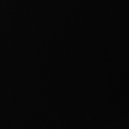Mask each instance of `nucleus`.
Returning a JSON list of instances; mask_svg holds the SVG:
<instances>
[]
</instances>
